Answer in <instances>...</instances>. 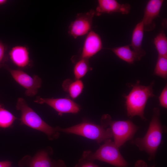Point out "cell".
I'll return each mask as SVG.
<instances>
[{
  "label": "cell",
  "mask_w": 167,
  "mask_h": 167,
  "mask_svg": "<svg viewBox=\"0 0 167 167\" xmlns=\"http://www.w3.org/2000/svg\"><path fill=\"white\" fill-rule=\"evenodd\" d=\"M154 84L153 81L149 85H142L138 80L135 84L131 85V90L127 95L123 96L128 116L131 118L138 116L143 120H146L144 110L148 99L155 96L153 90Z\"/></svg>",
  "instance_id": "obj_1"
},
{
  "label": "cell",
  "mask_w": 167,
  "mask_h": 167,
  "mask_svg": "<svg viewBox=\"0 0 167 167\" xmlns=\"http://www.w3.org/2000/svg\"><path fill=\"white\" fill-rule=\"evenodd\" d=\"M160 115L159 109L154 108L152 119L145 135L143 137L137 138L132 141V143L140 150L144 151L148 154L149 160L155 158L161 142L163 129Z\"/></svg>",
  "instance_id": "obj_2"
},
{
  "label": "cell",
  "mask_w": 167,
  "mask_h": 167,
  "mask_svg": "<svg viewBox=\"0 0 167 167\" xmlns=\"http://www.w3.org/2000/svg\"><path fill=\"white\" fill-rule=\"evenodd\" d=\"M17 110L21 112V123L32 129L41 131L50 140L58 138L59 135L55 127H53L45 122L31 108L22 98L17 99L16 105Z\"/></svg>",
  "instance_id": "obj_3"
},
{
  "label": "cell",
  "mask_w": 167,
  "mask_h": 167,
  "mask_svg": "<svg viewBox=\"0 0 167 167\" xmlns=\"http://www.w3.org/2000/svg\"><path fill=\"white\" fill-rule=\"evenodd\" d=\"M56 131L67 134L80 135L96 141L98 143L111 139L113 137L109 128H105L87 121L82 122L66 128L55 127Z\"/></svg>",
  "instance_id": "obj_4"
},
{
  "label": "cell",
  "mask_w": 167,
  "mask_h": 167,
  "mask_svg": "<svg viewBox=\"0 0 167 167\" xmlns=\"http://www.w3.org/2000/svg\"><path fill=\"white\" fill-rule=\"evenodd\" d=\"M118 148L111 139L104 142L94 152L84 151L82 157L94 161L95 160L105 162L116 167H127L128 164L123 157Z\"/></svg>",
  "instance_id": "obj_5"
},
{
  "label": "cell",
  "mask_w": 167,
  "mask_h": 167,
  "mask_svg": "<svg viewBox=\"0 0 167 167\" xmlns=\"http://www.w3.org/2000/svg\"><path fill=\"white\" fill-rule=\"evenodd\" d=\"M101 125L109 127L112 132L113 142L118 148L132 139L139 127L130 120L113 121L110 116L105 114L101 117Z\"/></svg>",
  "instance_id": "obj_6"
},
{
  "label": "cell",
  "mask_w": 167,
  "mask_h": 167,
  "mask_svg": "<svg viewBox=\"0 0 167 167\" xmlns=\"http://www.w3.org/2000/svg\"><path fill=\"white\" fill-rule=\"evenodd\" d=\"M14 80L25 89L26 96L32 97L35 95L42 84V80L38 75L31 77L21 69H13L6 66Z\"/></svg>",
  "instance_id": "obj_7"
},
{
  "label": "cell",
  "mask_w": 167,
  "mask_h": 167,
  "mask_svg": "<svg viewBox=\"0 0 167 167\" xmlns=\"http://www.w3.org/2000/svg\"><path fill=\"white\" fill-rule=\"evenodd\" d=\"M35 103L46 104L57 111L58 115L64 113L75 114L80 110V107L72 100L67 98H45L37 96L34 100Z\"/></svg>",
  "instance_id": "obj_8"
},
{
  "label": "cell",
  "mask_w": 167,
  "mask_h": 167,
  "mask_svg": "<svg viewBox=\"0 0 167 167\" xmlns=\"http://www.w3.org/2000/svg\"><path fill=\"white\" fill-rule=\"evenodd\" d=\"M94 15L95 11L93 9L86 12L78 13L69 26V34L75 39L87 34L91 31Z\"/></svg>",
  "instance_id": "obj_9"
},
{
  "label": "cell",
  "mask_w": 167,
  "mask_h": 167,
  "mask_svg": "<svg viewBox=\"0 0 167 167\" xmlns=\"http://www.w3.org/2000/svg\"><path fill=\"white\" fill-rule=\"evenodd\" d=\"M163 2V0H150L148 2L142 20L144 31H150L155 28L156 25L154 20L159 16Z\"/></svg>",
  "instance_id": "obj_10"
},
{
  "label": "cell",
  "mask_w": 167,
  "mask_h": 167,
  "mask_svg": "<svg viewBox=\"0 0 167 167\" xmlns=\"http://www.w3.org/2000/svg\"><path fill=\"white\" fill-rule=\"evenodd\" d=\"M102 48V44L100 36L91 30L87 35L84 41L80 58L89 60Z\"/></svg>",
  "instance_id": "obj_11"
},
{
  "label": "cell",
  "mask_w": 167,
  "mask_h": 167,
  "mask_svg": "<svg viewBox=\"0 0 167 167\" xmlns=\"http://www.w3.org/2000/svg\"><path fill=\"white\" fill-rule=\"evenodd\" d=\"M95 15L99 16L103 14L118 12L122 14H128L131 6L128 3L120 4L115 0H98Z\"/></svg>",
  "instance_id": "obj_12"
},
{
  "label": "cell",
  "mask_w": 167,
  "mask_h": 167,
  "mask_svg": "<svg viewBox=\"0 0 167 167\" xmlns=\"http://www.w3.org/2000/svg\"><path fill=\"white\" fill-rule=\"evenodd\" d=\"M54 160L49 157L46 151L42 150L36 153L33 157L27 155L18 162L21 167H53Z\"/></svg>",
  "instance_id": "obj_13"
},
{
  "label": "cell",
  "mask_w": 167,
  "mask_h": 167,
  "mask_svg": "<svg viewBox=\"0 0 167 167\" xmlns=\"http://www.w3.org/2000/svg\"><path fill=\"white\" fill-rule=\"evenodd\" d=\"M8 56L14 64L19 68H25L30 65L29 51L25 46H13L10 50Z\"/></svg>",
  "instance_id": "obj_14"
},
{
  "label": "cell",
  "mask_w": 167,
  "mask_h": 167,
  "mask_svg": "<svg viewBox=\"0 0 167 167\" xmlns=\"http://www.w3.org/2000/svg\"><path fill=\"white\" fill-rule=\"evenodd\" d=\"M144 31L143 23L141 20L136 25L133 29L130 45L132 50L140 60L146 54L145 51L142 47Z\"/></svg>",
  "instance_id": "obj_15"
},
{
  "label": "cell",
  "mask_w": 167,
  "mask_h": 167,
  "mask_svg": "<svg viewBox=\"0 0 167 167\" xmlns=\"http://www.w3.org/2000/svg\"><path fill=\"white\" fill-rule=\"evenodd\" d=\"M63 90L72 99H76L82 93L84 88V84L81 79H69L63 81L62 85Z\"/></svg>",
  "instance_id": "obj_16"
},
{
  "label": "cell",
  "mask_w": 167,
  "mask_h": 167,
  "mask_svg": "<svg viewBox=\"0 0 167 167\" xmlns=\"http://www.w3.org/2000/svg\"><path fill=\"white\" fill-rule=\"evenodd\" d=\"M120 59L129 64H132L135 61H139L137 55L131 50L129 45L123 46L110 49Z\"/></svg>",
  "instance_id": "obj_17"
},
{
  "label": "cell",
  "mask_w": 167,
  "mask_h": 167,
  "mask_svg": "<svg viewBox=\"0 0 167 167\" xmlns=\"http://www.w3.org/2000/svg\"><path fill=\"white\" fill-rule=\"evenodd\" d=\"M92 68L90 66L88 60L80 58L75 64L73 67V72L75 79H80Z\"/></svg>",
  "instance_id": "obj_18"
},
{
  "label": "cell",
  "mask_w": 167,
  "mask_h": 167,
  "mask_svg": "<svg viewBox=\"0 0 167 167\" xmlns=\"http://www.w3.org/2000/svg\"><path fill=\"white\" fill-rule=\"evenodd\" d=\"M154 44L158 53V56L167 57V38L163 31L154 38Z\"/></svg>",
  "instance_id": "obj_19"
},
{
  "label": "cell",
  "mask_w": 167,
  "mask_h": 167,
  "mask_svg": "<svg viewBox=\"0 0 167 167\" xmlns=\"http://www.w3.org/2000/svg\"><path fill=\"white\" fill-rule=\"evenodd\" d=\"M16 118L0 103V127L6 128L11 126Z\"/></svg>",
  "instance_id": "obj_20"
},
{
  "label": "cell",
  "mask_w": 167,
  "mask_h": 167,
  "mask_svg": "<svg viewBox=\"0 0 167 167\" xmlns=\"http://www.w3.org/2000/svg\"><path fill=\"white\" fill-rule=\"evenodd\" d=\"M154 75L166 79L167 77V57L158 56Z\"/></svg>",
  "instance_id": "obj_21"
},
{
  "label": "cell",
  "mask_w": 167,
  "mask_h": 167,
  "mask_svg": "<svg viewBox=\"0 0 167 167\" xmlns=\"http://www.w3.org/2000/svg\"><path fill=\"white\" fill-rule=\"evenodd\" d=\"M6 46L0 41V68L6 66L8 56Z\"/></svg>",
  "instance_id": "obj_22"
},
{
  "label": "cell",
  "mask_w": 167,
  "mask_h": 167,
  "mask_svg": "<svg viewBox=\"0 0 167 167\" xmlns=\"http://www.w3.org/2000/svg\"><path fill=\"white\" fill-rule=\"evenodd\" d=\"M93 162L81 157L75 167H100Z\"/></svg>",
  "instance_id": "obj_23"
},
{
  "label": "cell",
  "mask_w": 167,
  "mask_h": 167,
  "mask_svg": "<svg viewBox=\"0 0 167 167\" xmlns=\"http://www.w3.org/2000/svg\"><path fill=\"white\" fill-rule=\"evenodd\" d=\"M160 106L165 109L167 108V85L166 84L162 90L159 97Z\"/></svg>",
  "instance_id": "obj_24"
},
{
  "label": "cell",
  "mask_w": 167,
  "mask_h": 167,
  "mask_svg": "<svg viewBox=\"0 0 167 167\" xmlns=\"http://www.w3.org/2000/svg\"><path fill=\"white\" fill-rule=\"evenodd\" d=\"M135 167H147V165L146 163L143 161L139 160L135 163ZM151 167H155V166H153Z\"/></svg>",
  "instance_id": "obj_25"
},
{
  "label": "cell",
  "mask_w": 167,
  "mask_h": 167,
  "mask_svg": "<svg viewBox=\"0 0 167 167\" xmlns=\"http://www.w3.org/2000/svg\"><path fill=\"white\" fill-rule=\"evenodd\" d=\"M53 167H66L64 161L62 160L54 161Z\"/></svg>",
  "instance_id": "obj_26"
},
{
  "label": "cell",
  "mask_w": 167,
  "mask_h": 167,
  "mask_svg": "<svg viewBox=\"0 0 167 167\" xmlns=\"http://www.w3.org/2000/svg\"><path fill=\"white\" fill-rule=\"evenodd\" d=\"M12 164L11 161H0V167H11Z\"/></svg>",
  "instance_id": "obj_27"
},
{
  "label": "cell",
  "mask_w": 167,
  "mask_h": 167,
  "mask_svg": "<svg viewBox=\"0 0 167 167\" xmlns=\"http://www.w3.org/2000/svg\"><path fill=\"white\" fill-rule=\"evenodd\" d=\"M7 2L6 0H0V5H3L5 4Z\"/></svg>",
  "instance_id": "obj_28"
}]
</instances>
